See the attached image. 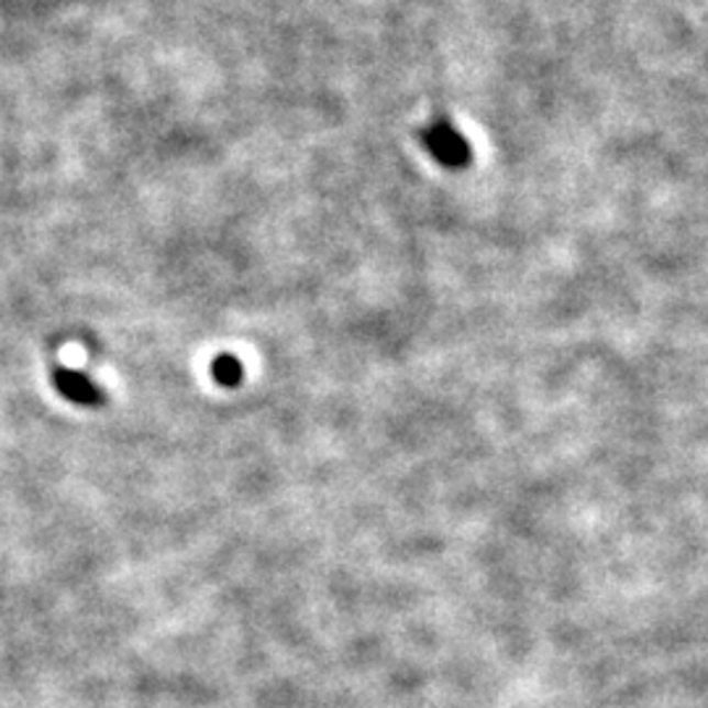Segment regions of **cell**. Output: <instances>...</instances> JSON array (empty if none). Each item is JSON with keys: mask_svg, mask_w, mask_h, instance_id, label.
Wrapping results in <instances>:
<instances>
[{"mask_svg": "<svg viewBox=\"0 0 708 708\" xmlns=\"http://www.w3.org/2000/svg\"><path fill=\"white\" fill-rule=\"evenodd\" d=\"M213 378L223 386H236L242 380V363L234 354H223L213 363Z\"/></svg>", "mask_w": 708, "mask_h": 708, "instance_id": "3", "label": "cell"}, {"mask_svg": "<svg viewBox=\"0 0 708 708\" xmlns=\"http://www.w3.org/2000/svg\"><path fill=\"white\" fill-rule=\"evenodd\" d=\"M53 384H56V391L60 397L69 399L71 405L98 407L106 401V394L100 389V384H95L85 373L71 370V367H56V370H53Z\"/></svg>", "mask_w": 708, "mask_h": 708, "instance_id": "2", "label": "cell"}, {"mask_svg": "<svg viewBox=\"0 0 708 708\" xmlns=\"http://www.w3.org/2000/svg\"><path fill=\"white\" fill-rule=\"evenodd\" d=\"M423 145L441 166L446 168H465L473 161V147L465 140L460 129H454L449 121H433L431 126L423 129Z\"/></svg>", "mask_w": 708, "mask_h": 708, "instance_id": "1", "label": "cell"}]
</instances>
